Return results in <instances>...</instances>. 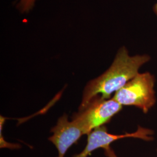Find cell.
Masks as SVG:
<instances>
[{
  "mask_svg": "<svg viewBox=\"0 0 157 157\" xmlns=\"http://www.w3.org/2000/svg\"><path fill=\"white\" fill-rule=\"evenodd\" d=\"M53 135L48 138L57 148V157H64L69 148L77 143L80 138L84 135L83 129L75 121H69L67 115L59 118L56 125L51 129Z\"/></svg>",
  "mask_w": 157,
  "mask_h": 157,
  "instance_id": "5b68a950",
  "label": "cell"
},
{
  "mask_svg": "<svg viewBox=\"0 0 157 157\" xmlns=\"http://www.w3.org/2000/svg\"><path fill=\"white\" fill-rule=\"evenodd\" d=\"M122 109V105L113 98L104 99L97 95L84 109L75 113L72 120L80 125L84 135H88L94 129L108 123Z\"/></svg>",
  "mask_w": 157,
  "mask_h": 157,
  "instance_id": "3957f363",
  "label": "cell"
},
{
  "mask_svg": "<svg viewBox=\"0 0 157 157\" xmlns=\"http://www.w3.org/2000/svg\"><path fill=\"white\" fill-rule=\"evenodd\" d=\"M151 59L150 56L146 54L131 56L125 46L121 47L108 69L86 86L78 110L84 109L97 95L104 99L111 98L112 94L121 89L139 73L141 67Z\"/></svg>",
  "mask_w": 157,
  "mask_h": 157,
  "instance_id": "6da1fadb",
  "label": "cell"
},
{
  "mask_svg": "<svg viewBox=\"0 0 157 157\" xmlns=\"http://www.w3.org/2000/svg\"><path fill=\"white\" fill-rule=\"evenodd\" d=\"M1 148H8L10 149H18L20 148L21 147L19 144H11L6 142L3 137V135H2V131L1 130Z\"/></svg>",
  "mask_w": 157,
  "mask_h": 157,
  "instance_id": "52a82bcc",
  "label": "cell"
},
{
  "mask_svg": "<svg viewBox=\"0 0 157 157\" xmlns=\"http://www.w3.org/2000/svg\"><path fill=\"white\" fill-rule=\"evenodd\" d=\"M153 11H154L155 14L156 15V16L157 17V3L153 6Z\"/></svg>",
  "mask_w": 157,
  "mask_h": 157,
  "instance_id": "9c48e42d",
  "label": "cell"
},
{
  "mask_svg": "<svg viewBox=\"0 0 157 157\" xmlns=\"http://www.w3.org/2000/svg\"><path fill=\"white\" fill-rule=\"evenodd\" d=\"M154 131L149 128L138 126L133 133H126L123 135H113L108 132L105 126L94 129L88 135L87 143L84 150L73 157H88L91 154L98 148L106 150L110 147L111 144L115 141L124 138H135L146 141L154 140Z\"/></svg>",
  "mask_w": 157,
  "mask_h": 157,
  "instance_id": "277c9868",
  "label": "cell"
},
{
  "mask_svg": "<svg viewBox=\"0 0 157 157\" xmlns=\"http://www.w3.org/2000/svg\"><path fill=\"white\" fill-rule=\"evenodd\" d=\"M37 0H17L16 8L21 13H28L33 9Z\"/></svg>",
  "mask_w": 157,
  "mask_h": 157,
  "instance_id": "8992f818",
  "label": "cell"
},
{
  "mask_svg": "<svg viewBox=\"0 0 157 157\" xmlns=\"http://www.w3.org/2000/svg\"><path fill=\"white\" fill-rule=\"evenodd\" d=\"M104 154L106 157H118L111 147L106 150H104Z\"/></svg>",
  "mask_w": 157,
  "mask_h": 157,
  "instance_id": "ba28073f",
  "label": "cell"
},
{
  "mask_svg": "<svg viewBox=\"0 0 157 157\" xmlns=\"http://www.w3.org/2000/svg\"><path fill=\"white\" fill-rule=\"evenodd\" d=\"M156 78L149 72L138 73L112 97L122 105L135 106L147 113L155 105Z\"/></svg>",
  "mask_w": 157,
  "mask_h": 157,
  "instance_id": "7a4b0ae2",
  "label": "cell"
}]
</instances>
